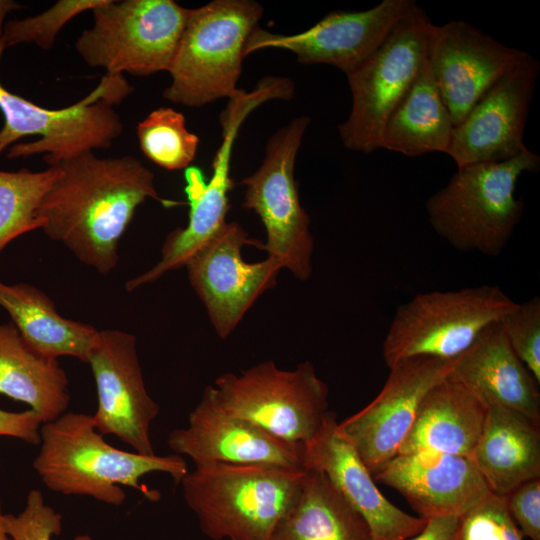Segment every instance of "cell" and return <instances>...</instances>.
I'll return each instance as SVG.
<instances>
[{
    "mask_svg": "<svg viewBox=\"0 0 540 540\" xmlns=\"http://www.w3.org/2000/svg\"><path fill=\"white\" fill-rule=\"evenodd\" d=\"M56 165L60 175L37 212L41 229L98 273L117 266L119 241L146 199L173 205L159 196L152 171L133 156L102 158L90 151Z\"/></svg>",
    "mask_w": 540,
    "mask_h": 540,
    "instance_id": "1",
    "label": "cell"
},
{
    "mask_svg": "<svg viewBox=\"0 0 540 540\" xmlns=\"http://www.w3.org/2000/svg\"><path fill=\"white\" fill-rule=\"evenodd\" d=\"M40 438L33 468L48 489L67 496H89L120 506L126 499L122 486H126L157 500L158 493L140 483L144 475L163 472L180 483L188 473L178 454L147 456L108 444L85 413L65 412L42 424Z\"/></svg>",
    "mask_w": 540,
    "mask_h": 540,
    "instance_id": "2",
    "label": "cell"
},
{
    "mask_svg": "<svg viewBox=\"0 0 540 540\" xmlns=\"http://www.w3.org/2000/svg\"><path fill=\"white\" fill-rule=\"evenodd\" d=\"M306 469L211 463L181 480L183 497L212 540H273L295 502Z\"/></svg>",
    "mask_w": 540,
    "mask_h": 540,
    "instance_id": "3",
    "label": "cell"
},
{
    "mask_svg": "<svg viewBox=\"0 0 540 540\" xmlns=\"http://www.w3.org/2000/svg\"><path fill=\"white\" fill-rule=\"evenodd\" d=\"M0 41V59L5 50ZM134 88L124 75L106 73L84 98L70 106L50 109L7 90L0 82V156L43 155L49 165L96 149H108L124 130L114 105Z\"/></svg>",
    "mask_w": 540,
    "mask_h": 540,
    "instance_id": "4",
    "label": "cell"
},
{
    "mask_svg": "<svg viewBox=\"0 0 540 540\" xmlns=\"http://www.w3.org/2000/svg\"><path fill=\"white\" fill-rule=\"evenodd\" d=\"M539 168L540 157L529 149L510 160L457 168L426 201L429 224L456 250L498 257L523 215L517 182Z\"/></svg>",
    "mask_w": 540,
    "mask_h": 540,
    "instance_id": "5",
    "label": "cell"
},
{
    "mask_svg": "<svg viewBox=\"0 0 540 540\" xmlns=\"http://www.w3.org/2000/svg\"><path fill=\"white\" fill-rule=\"evenodd\" d=\"M263 13L254 0H213L190 9L163 97L191 108L233 97L247 41Z\"/></svg>",
    "mask_w": 540,
    "mask_h": 540,
    "instance_id": "6",
    "label": "cell"
},
{
    "mask_svg": "<svg viewBox=\"0 0 540 540\" xmlns=\"http://www.w3.org/2000/svg\"><path fill=\"white\" fill-rule=\"evenodd\" d=\"M293 94V84L287 77L266 76L253 90L239 88L228 99L219 116L222 142L213 159L211 178L205 183L199 169L188 167L185 171L190 207L187 225L167 234L159 261L128 280L125 284L128 292L157 281L171 270L185 267L189 258L222 227L230 208L228 193L234 187L230 176L232 151L242 123L263 103L274 99L289 101Z\"/></svg>",
    "mask_w": 540,
    "mask_h": 540,
    "instance_id": "7",
    "label": "cell"
},
{
    "mask_svg": "<svg viewBox=\"0 0 540 540\" xmlns=\"http://www.w3.org/2000/svg\"><path fill=\"white\" fill-rule=\"evenodd\" d=\"M516 304L497 285L419 293L396 308L383 360L390 368L413 357L454 359Z\"/></svg>",
    "mask_w": 540,
    "mask_h": 540,
    "instance_id": "8",
    "label": "cell"
},
{
    "mask_svg": "<svg viewBox=\"0 0 540 540\" xmlns=\"http://www.w3.org/2000/svg\"><path fill=\"white\" fill-rule=\"evenodd\" d=\"M75 48L82 60L108 74L144 77L169 70L190 9L173 0H105Z\"/></svg>",
    "mask_w": 540,
    "mask_h": 540,
    "instance_id": "9",
    "label": "cell"
},
{
    "mask_svg": "<svg viewBox=\"0 0 540 540\" xmlns=\"http://www.w3.org/2000/svg\"><path fill=\"white\" fill-rule=\"evenodd\" d=\"M211 387L227 412L291 445L309 442L329 412L328 386L309 361L283 370L268 360L240 374H222Z\"/></svg>",
    "mask_w": 540,
    "mask_h": 540,
    "instance_id": "10",
    "label": "cell"
},
{
    "mask_svg": "<svg viewBox=\"0 0 540 540\" xmlns=\"http://www.w3.org/2000/svg\"><path fill=\"white\" fill-rule=\"evenodd\" d=\"M433 23L417 3L378 49L347 77L352 105L338 125L343 146L355 152L380 149L385 124L422 69Z\"/></svg>",
    "mask_w": 540,
    "mask_h": 540,
    "instance_id": "11",
    "label": "cell"
},
{
    "mask_svg": "<svg viewBox=\"0 0 540 540\" xmlns=\"http://www.w3.org/2000/svg\"><path fill=\"white\" fill-rule=\"evenodd\" d=\"M311 119L301 115L275 132L265 146L259 168L240 182L242 206L254 211L263 223L267 240L261 249L282 269L305 281L312 273L314 237L310 216L302 207L295 161Z\"/></svg>",
    "mask_w": 540,
    "mask_h": 540,
    "instance_id": "12",
    "label": "cell"
},
{
    "mask_svg": "<svg viewBox=\"0 0 540 540\" xmlns=\"http://www.w3.org/2000/svg\"><path fill=\"white\" fill-rule=\"evenodd\" d=\"M244 245L262 246L238 222L226 221L185 265L189 282L221 339L228 338L255 301L276 285L282 270L269 257L246 262Z\"/></svg>",
    "mask_w": 540,
    "mask_h": 540,
    "instance_id": "13",
    "label": "cell"
},
{
    "mask_svg": "<svg viewBox=\"0 0 540 540\" xmlns=\"http://www.w3.org/2000/svg\"><path fill=\"white\" fill-rule=\"evenodd\" d=\"M87 363L96 384L97 409L91 417L97 431L117 436L138 454L155 455L150 426L159 406L147 392L135 336L117 329L97 331Z\"/></svg>",
    "mask_w": 540,
    "mask_h": 540,
    "instance_id": "14",
    "label": "cell"
},
{
    "mask_svg": "<svg viewBox=\"0 0 540 540\" xmlns=\"http://www.w3.org/2000/svg\"><path fill=\"white\" fill-rule=\"evenodd\" d=\"M455 360L413 357L393 365L379 394L338 423L372 475L399 453L421 401L450 375Z\"/></svg>",
    "mask_w": 540,
    "mask_h": 540,
    "instance_id": "15",
    "label": "cell"
},
{
    "mask_svg": "<svg viewBox=\"0 0 540 540\" xmlns=\"http://www.w3.org/2000/svg\"><path fill=\"white\" fill-rule=\"evenodd\" d=\"M413 0H382L361 11H332L307 30L276 34L259 26L250 35L245 56L265 48L292 52L303 65L327 64L348 76L382 44Z\"/></svg>",
    "mask_w": 540,
    "mask_h": 540,
    "instance_id": "16",
    "label": "cell"
},
{
    "mask_svg": "<svg viewBox=\"0 0 540 540\" xmlns=\"http://www.w3.org/2000/svg\"><path fill=\"white\" fill-rule=\"evenodd\" d=\"M530 53L507 46L463 20L432 25L427 61L454 127Z\"/></svg>",
    "mask_w": 540,
    "mask_h": 540,
    "instance_id": "17",
    "label": "cell"
},
{
    "mask_svg": "<svg viewBox=\"0 0 540 540\" xmlns=\"http://www.w3.org/2000/svg\"><path fill=\"white\" fill-rule=\"evenodd\" d=\"M539 70V61L529 54L454 127L446 154L457 168L510 160L528 149L523 136Z\"/></svg>",
    "mask_w": 540,
    "mask_h": 540,
    "instance_id": "18",
    "label": "cell"
},
{
    "mask_svg": "<svg viewBox=\"0 0 540 540\" xmlns=\"http://www.w3.org/2000/svg\"><path fill=\"white\" fill-rule=\"evenodd\" d=\"M167 443L175 454L190 457L195 467L226 463L305 469L303 445L285 443L227 412L215 399L211 385L189 413L188 425L170 431Z\"/></svg>",
    "mask_w": 540,
    "mask_h": 540,
    "instance_id": "19",
    "label": "cell"
},
{
    "mask_svg": "<svg viewBox=\"0 0 540 540\" xmlns=\"http://www.w3.org/2000/svg\"><path fill=\"white\" fill-rule=\"evenodd\" d=\"M329 411L317 434L303 445V466L326 475L335 489L362 516L372 540H406L418 534L426 520L401 510L378 489L351 443Z\"/></svg>",
    "mask_w": 540,
    "mask_h": 540,
    "instance_id": "20",
    "label": "cell"
},
{
    "mask_svg": "<svg viewBox=\"0 0 540 540\" xmlns=\"http://www.w3.org/2000/svg\"><path fill=\"white\" fill-rule=\"evenodd\" d=\"M373 477L425 520L461 516L491 492L470 457L432 451L397 454Z\"/></svg>",
    "mask_w": 540,
    "mask_h": 540,
    "instance_id": "21",
    "label": "cell"
},
{
    "mask_svg": "<svg viewBox=\"0 0 540 540\" xmlns=\"http://www.w3.org/2000/svg\"><path fill=\"white\" fill-rule=\"evenodd\" d=\"M450 375L488 406L511 409L540 425L539 384L513 352L500 321L486 327L456 357Z\"/></svg>",
    "mask_w": 540,
    "mask_h": 540,
    "instance_id": "22",
    "label": "cell"
},
{
    "mask_svg": "<svg viewBox=\"0 0 540 540\" xmlns=\"http://www.w3.org/2000/svg\"><path fill=\"white\" fill-rule=\"evenodd\" d=\"M488 408L476 393L449 375L421 401L398 454L432 451L471 458Z\"/></svg>",
    "mask_w": 540,
    "mask_h": 540,
    "instance_id": "23",
    "label": "cell"
},
{
    "mask_svg": "<svg viewBox=\"0 0 540 540\" xmlns=\"http://www.w3.org/2000/svg\"><path fill=\"white\" fill-rule=\"evenodd\" d=\"M488 407L471 459L490 491L506 496L520 484L540 478V425L511 409Z\"/></svg>",
    "mask_w": 540,
    "mask_h": 540,
    "instance_id": "24",
    "label": "cell"
},
{
    "mask_svg": "<svg viewBox=\"0 0 540 540\" xmlns=\"http://www.w3.org/2000/svg\"><path fill=\"white\" fill-rule=\"evenodd\" d=\"M68 385L58 358L31 347L11 321L0 324V394L29 405L44 424L68 409Z\"/></svg>",
    "mask_w": 540,
    "mask_h": 540,
    "instance_id": "25",
    "label": "cell"
},
{
    "mask_svg": "<svg viewBox=\"0 0 540 540\" xmlns=\"http://www.w3.org/2000/svg\"><path fill=\"white\" fill-rule=\"evenodd\" d=\"M0 306L11 317L26 342L50 357L71 356L87 363L93 326L60 315L43 291L25 283L6 284L0 280Z\"/></svg>",
    "mask_w": 540,
    "mask_h": 540,
    "instance_id": "26",
    "label": "cell"
},
{
    "mask_svg": "<svg viewBox=\"0 0 540 540\" xmlns=\"http://www.w3.org/2000/svg\"><path fill=\"white\" fill-rule=\"evenodd\" d=\"M454 124L426 61L390 114L380 148L407 157L447 152Z\"/></svg>",
    "mask_w": 540,
    "mask_h": 540,
    "instance_id": "27",
    "label": "cell"
},
{
    "mask_svg": "<svg viewBox=\"0 0 540 540\" xmlns=\"http://www.w3.org/2000/svg\"><path fill=\"white\" fill-rule=\"evenodd\" d=\"M273 540H372L362 516L324 473L306 469L295 502L278 523Z\"/></svg>",
    "mask_w": 540,
    "mask_h": 540,
    "instance_id": "28",
    "label": "cell"
},
{
    "mask_svg": "<svg viewBox=\"0 0 540 540\" xmlns=\"http://www.w3.org/2000/svg\"><path fill=\"white\" fill-rule=\"evenodd\" d=\"M60 175L58 165L42 171L0 170V252L17 237L41 229V200Z\"/></svg>",
    "mask_w": 540,
    "mask_h": 540,
    "instance_id": "29",
    "label": "cell"
},
{
    "mask_svg": "<svg viewBox=\"0 0 540 540\" xmlns=\"http://www.w3.org/2000/svg\"><path fill=\"white\" fill-rule=\"evenodd\" d=\"M136 134L142 153L168 171L188 168L200 141L186 128L184 115L170 107L151 111L138 123Z\"/></svg>",
    "mask_w": 540,
    "mask_h": 540,
    "instance_id": "30",
    "label": "cell"
},
{
    "mask_svg": "<svg viewBox=\"0 0 540 540\" xmlns=\"http://www.w3.org/2000/svg\"><path fill=\"white\" fill-rule=\"evenodd\" d=\"M105 0H58L49 9L32 17L6 22L2 41L5 48L34 44L49 50L63 26L77 15L92 11Z\"/></svg>",
    "mask_w": 540,
    "mask_h": 540,
    "instance_id": "31",
    "label": "cell"
},
{
    "mask_svg": "<svg viewBox=\"0 0 540 540\" xmlns=\"http://www.w3.org/2000/svg\"><path fill=\"white\" fill-rule=\"evenodd\" d=\"M510 347L540 384V298L517 303L501 320Z\"/></svg>",
    "mask_w": 540,
    "mask_h": 540,
    "instance_id": "32",
    "label": "cell"
},
{
    "mask_svg": "<svg viewBox=\"0 0 540 540\" xmlns=\"http://www.w3.org/2000/svg\"><path fill=\"white\" fill-rule=\"evenodd\" d=\"M505 496L490 492L461 515L460 540H523Z\"/></svg>",
    "mask_w": 540,
    "mask_h": 540,
    "instance_id": "33",
    "label": "cell"
},
{
    "mask_svg": "<svg viewBox=\"0 0 540 540\" xmlns=\"http://www.w3.org/2000/svg\"><path fill=\"white\" fill-rule=\"evenodd\" d=\"M2 525L12 540H52L62 532V515L44 501L39 490L29 491L24 509L17 515L3 514ZM74 540H92L79 535Z\"/></svg>",
    "mask_w": 540,
    "mask_h": 540,
    "instance_id": "34",
    "label": "cell"
},
{
    "mask_svg": "<svg viewBox=\"0 0 540 540\" xmlns=\"http://www.w3.org/2000/svg\"><path fill=\"white\" fill-rule=\"evenodd\" d=\"M505 499L523 537L540 540V478L520 484Z\"/></svg>",
    "mask_w": 540,
    "mask_h": 540,
    "instance_id": "35",
    "label": "cell"
},
{
    "mask_svg": "<svg viewBox=\"0 0 540 540\" xmlns=\"http://www.w3.org/2000/svg\"><path fill=\"white\" fill-rule=\"evenodd\" d=\"M40 417L31 409L10 412L0 409V436L14 437L30 444H40Z\"/></svg>",
    "mask_w": 540,
    "mask_h": 540,
    "instance_id": "36",
    "label": "cell"
},
{
    "mask_svg": "<svg viewBox=\"0 0 540 540\" xmlns=\"http://www.w3.org/2000/svg\"><path fill=\"white\" fill-rule=\"evenodd\" d=\"M461 516L426 519L424 528L406 540H460Z\"/></svg>",
    "mask_w": 540,
    "mask_h": 540,
    "instance_id": "37",
    "label": "cell"
},
{
    "mask_svg": "<svg viewBox=\"0 0 540 540\" xmlns=\"http://www.w3.org/2000/svg\"><path fill=\"white\" fill-rule=\"evenodd\" d=\"M20 8H22V5L16 1L0 0V41L2 40L3 34H4L6 16L10 12L20 9Z\"/></svg>",
    "mask_w": 540,
    "mask_h": 540,
    "instance_id": "38",
    "label": "cell"
},
{
    "mask_svg": "<svg viewBox=\"0 0 540 540\" xmlns=\"http://www.w3.org/2000/svg\"><path fill=\"white\" fill-rule=\"evenodd\" d=\"M2 510H1V501H0V540H12L8 534L5 532L2 525Z\"/></svg>",
    "mask_w": 540,
    "mask_h": 540,
    "instance_id": "39",
    "label": "cell"
}]
</instances>
